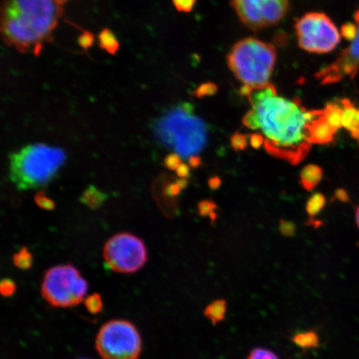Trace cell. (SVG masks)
Wrapping results in <instances>:
<instances>
[{"label":"cell","mask_w":359,"mask_h":359,"mask_svg":"<svg viewBox=\"0 0 359 359\" xmlns=\"http://www.w3.org/2000/svg\"><path fill=\"white\" fill-rule=\"evenodd\" d=\"M241 93L250 104L242 123L253 131H259L268 154L292 165L302 163L311 149L309 128L322 109L308 110L299 98L280 96L271 83L242 87Z\"/></svg>","instance_id":"6da1fadb"},{"label":"cell","mask_w":359,"mask_h":359,"mask_svg":"<svg viewBox=\"0 0 359 359\" xmlns=\"http://www.w3.org/2000/svg\"><path fill=\"white\" fill-rule=\"evenodd\" d=\"M64 15L58 0H2L1 37L19 53H41Z\"/></svg>","instance_id":"7a4b0ae2"},{"label":"cell","mask_w":359,"mask_h":359,"mask_svg":"<svg viewBox=\"0 0 359 359\" xmlns=\"http://www.w3.org/2000/svg\"><path fill=\"white\" fill-rule=\"evenodd\" d=\"M66 161L61 148L35 143L10 156V177L18 189H38L55 177Z\"/></svg>","instance_id":"3957f363"},{"label":"cell","mask_w":359,"mask_h":359,"mask_svg":"<svg viewBox=\"0 0 359 359\" xmlns=\"http://www.w3.org/2000/svg\"><path fill=\"white\" fill-rule=\"evenodd\" d=\"M277 58L273 44L250 37L234 44L227 56V65L243 87L269 83Z\"/></svg>","instance_id":"277c9868"},{"label":"cell","mask_w":359,"mask_h":359,"mask_svg":"<svg viewBox=\"0 0 359 359\" xmlns=\"http://www.w3.org/2000/svg\"><path fill=\"white\" fill-rule=\"evenodd\" d=\"M160 140L182 156H191L204 147L206 128L188 103L175 107L156 126Z\"/></svg>","instance_id":"5b68a950"},{"label":"cell","mask_w":359,"mask_h":359,"mask_svg":"<svg viewBox=\"0 0 359 359\" xmlns=\"http://www.w3.org/2000/svg\"><path fill=\"white\" fill-rule=\"evenodd\" d=\"M88 289V282L78 269L65 264L49 269L45 273L41 294L53 307L70 308L83 302Z\"/></svg>","instance_id":"8992f818"},{"label":"cell","mask_w":359,"mask_h":359,"mask_svg":"<svg viewBox=\"0 0 359 359\" xmlns=\"http://www.w3.org/2000/svg\"><path fill=\"white\" fill-rule=\"evenodd\" d=\"M95 347L102 359H138L142 352V339L132 322L112 320L100 327Z\"/></svg>","instance_id":"52a82bcc"},{"label":"cell","mask_w":359,"mask_h":359,"mask_svg":"<svg viewBox=\"0 0 359 359\" xmlns=\"http://www.w3.org/2000/svg\"><path fill=\"white\" fill-rule=\"evenodd\" d=\"M294 29L299 48L308 53H330L340 43L339 29L324 13H305L296 21Z\"/></svg>","instance_id":"ba28073f"},{"label":"cell","mask_w":359,"mask_h":359,"mask_svg":"<svg viewBox=\"0 0 359 359\" xmlns=\"http://www.w3.org/2000/svg\"><path fill=\"white\" fill-rule=\"evenodd\" d=\"M103 258L112 271L131 273L144 266L147 252L140 238L129 233H120L107 242L103 249Z\"/></svg>","instance_id":"9c48e42d"},{"label":"cell","mask_w":359,"mask_h":359,"mask_svg":"<svg viewBox=\"0 0 359 359\" xmlns=\"http://www.w3.org/2000/svg\"><path fill=\"white\" fill-rule=\"evenodd\" d=\"M231 3L242 24L254 31L278 24L290 6V0H231Z\"/></svg>","instance_id":"30bf717a"},{"label":"cell","mask_w":359,"mask_h":359,"mask_svg":"<svg viewBox=\"0 0 359 359\" xmlns=\"http://www.w3.org/2000/svg\"><path fill=\"white\" fill-rule=\"evenodd\" d=\"M357 26L355 39L351 44L330 65L323 67L316 74V79L322 85L334 84L345 79H353L359 71V8L354 13Z\"/></svg>","instance_id":"8fae6325"},{"label":"cell","mask_w":359,"mask_h":359,"mask_svg":"<svg viewBox=\"0 0 359 359\" xmlns=\"http://www.w3.org/2000/svg\"><path fill=\"white\" fill-rule=\"evenodd\" d=\"M309 132L312 144H329L334 141L335 135L338 133L327 122L324 109H322L320 116L313 121Z\"/></svg>","instance_id":"7c38bea8"},{"label":"cell","mask_w":359,"mask_h":359,"mask_svg":"<svg viewBox=\"0 0 359 359\" xmlns=\"http://www.w3.org/2000/svg\"><path fill=\"white\" fill-rule=\"evenodd\" d=\"M343 109L342 126L351 136L359 139V109L348 100H339Z\"/></svg>","instance_id":"4fadbf2b"},{"label":"cell","mask_w":359,"mask_h":359,"mask_svg":"<svg viewBox=\"0 0 359 359\" xmlns=\"http://www.w3.org/2000/svg\"><path fill=\"white\" fill-rule=\"evenodd\" d=\"M323 178V169L317 165H307L300 173V184L304 190L312 191Z\"/></svg>","instance_id":"5bb4252c"},{"label":"cell","mask_w":359,"mask_h":359,"mask_svg":"<svg viewBox=\"0 0 359 359\" xmlns=\"http://www.w3.org/2000/svg\"><path fill=\"white\" fill-rule=\"evenodd\" d=\"M107 197L104 192L98 190L96 187L90 186L80 197V201L88 206L89 208L96 210L104 203Z\"/></svg>","instance_id":"9a60e30c"},{"label":"cell","mask_w":359,"mask_h":359,"mask_svg":"<svg viewBox=\"0 0 359 359\" xmlns=\"http://www.w3.org/2000/svg\"><path fill=\"white\" fill-rule=\"evenodd\" d=\"M98 43L102 50L106 51L111 55H116L118 52L120 43L118 38L109 29H103L97 35Z\"/></svg>","instance_id":"2e32d148"},{"label":"cell","mask_w":359,"mask_h":359,"mask_svg":"<svg viewBox=\"0 0 359 359\" xmlns=\"http://www.w3.org/2000/svg\"><path fill=\"white\" fill-rule=\"evenodd\" d=\"M205 316L212 321L214 325L222 322L226 313V300L217 299L205 308Z\"/></svg>","instance_id":"e0dca14e"},{"label":"cell","mask_w":359,"mask_h":359,"mask_svg":"<svg viewBox=\"0 0 359 359\" xmlns=\"http://www.w3.org/2000/svg\"><path fill=\"white\" fill-rule=\"evenodd\" d=\"M292 341L298 347L304 349L317 348L320 345V337L316 332L312 330L295 334Z\"/></svg>","instance_id":"ac0fdd59"},{"label":"cell","mask_w":359,"mask_h":359,"mask_svg":"<svg viewBox=\"0 0 359 359\" xmlns=\"http://www.w3.org/2000/svg\"><path fill=\"white\" fill-rule=\"evenodd\" d=\"M326 205L325 196L321 193H316L309 197L306 204V212L309 218L313 219L321 212Z\"/></svg>","instance_id":"d6986e66"},{"label":"cell","mask_w":359,"mask_h":359,"mask_svg":"<svg viewBox=\"0 0 359 359\" xmlns=\"http://www.w3.org/2000/svg\"><path fill=\"white\" fill-rule=\"evenodd\" d=\"M13 262L18 269L27 271L33 266V255L27 247H22L19 252L13 255Z\"/></svg>","instance_id":"ffe728a7"},{"label":"cell","mask_w":359,"mask_h":359,"mask_svg":"<svg viewBox=\"0 0 359 359\" xmlns=\"http://www.w3.org/2000/svg\"><path fill=\"white\" fill-rule=\"evenodd\" d=\"M85 306L90 313L97 314L102 312L103 308V303L101 295L95 293L88 296L85 299Z\"/></svg>","instance_id":"44dd1931"},{"label":"cell","mask_w":359,"mask_h":359,"mask_svg":"<svg viewBox=\"0 0 359 359\" xmlns=\"http://www.w3.org/2000/svg\"><path fill=\"white\" fill-rule=\"evenodd\" d=\"M215 209H217V205L212 201H202L198 204L199 214L201 217H209L212 221H215V217H217V215L215 213Z\"/></svg>","instance_id":"7402d4cb"},{"label":"cell","mask_w":359,"mask_h":359,"mask_svg":"<svg viewBox=\"0 0 359 359\" xmlns=\"http://www.w3.org/2000/svg\"><path fill=\"white\" fill-rule=\"evenodd\" d=\"M35 203L39 208L45 210H53L55 208V203L52 199L45 195L44 191H41L34 196Z\"/></svg>","instance_id":"603a6c76"},{"label":"cell","mask_w":359,"mask_h":359,"mask_svg":"<svg viewBox=\"0 0 359 359\" xmlns=\"http://www.w3.org/2000/svg\"><path fill=\"white\" fill-rule=\"evenodd\" d=\"M247 359H279V358L271 350L257 348L250 352Z\"/></svg>","instance_id":"cb8c5ba5"},{"label":"cell","mask_w":359,"mask_h":359,"mask_svg":"<svg viewBox=\"0 0 359 359\" xmlns=\"http://www.w3.org/2000/svg\"><path fill=\"white\" fill-rule=\"evenodd\" d=\"M15 282L11 279H3L0 283V293L4 297H11L12 295L15 294L16 291Z\"/></svg>","instance_id":"d4e9b609"},{"label":"cell","mask_w":359,"mask_h":359,"mask_svg":"<svg viewBox=\"0 0 359 359\" xmlns=\"http://www.w3.org/2000/svg\"><path fill=\"white\" fill-rule=\"evenodd\" d=\"M94 40H95V37H94V35L91 32H89V31H83L82 34L79 35L78 38V43L83 50L88 51L90 48H92Z\"/></svg>","instance_id":"484cf974"},{"label":"cell","mask_w":359,"mask_h":359,"mask_svg":"<svg viewBox=\"0 0 359 359\" xmlns=\"http://www.w3.org/2000/svg\"><path fill=\"white\" fill-rule=\"evenodd\" d=\"M248 144V139L246 135L241 133H236L231 137V145L236 151H243Z\"/></svg>","instance_id":"4316f807"},{"label":"cell","mask_w":359,"mask_h":359,"mask_svg":"<svg viewBox=\"0 0 359 359\" xmlns=\"http://www.w3.org/2000/svg\"><path fill=\"white\" fill-rule=\"evenodd\" d=\"M196 0H172L176 10L182 13H190L194 8Z\"/></svg>","instance_id":"83f0119b"},{"label":"cell","mask_w":359,"mask_h":359,"mask_svg":"<svg viewBox=\"0 0 359 359\" xmlns=\"http://www.w3.org/2000/svg\"><path fill=\"white\" fill-rule=\"evenodd\" d=\"M164 163L169 170H177L183 163L181 156L175 152V154H170L165 157Z\"/></svg>","instance_id":"f1b7e54d"},{"label":"cell","mask_w":359,"mask_h":359,"mask_svg":"<svg viewBox=\"0 0 359 359\" xmlns=\"http://www.w3.org/2000/svg\"><path fill=\"white\" fill-rule=\"evenodd\" d=\"M341 34L348 41H353L357 34L356 25L352 24V22H347V24L344 25L342 29H341Z\"/></svg>","instance_id":"f546056e"},{"label":"cell","mask_w":359,"mask_h":359,"mask_svg":"<svg viewBox=\"0 0 359 359\" xmlns=\"http://www.w3.org/2000/svg\"><path fill=\"white\" fill-rule=\"evenodd\" d=\"M280 231L284 236H293L296 232V226L293 222L281 219L280 223Z\"/></svg>","instance_id":"4dcf8cb0"},{"label":"cell","mask_w":359,"mask_h":359,"mask_svg":"<svg viewBox=\"0 0 359 359\" xmlns=\"http://www.w3.org/2000/svg\"><path fill=\"white\" fill-rule=\"evenodd\" d=\"M250 143L255 149H259L264 143V139L262 135L259 133H253L250 135Z\"/></svg>","instance_id":"1f68e13d"},{"label":"cell","mask_w":359,"mask_h":359,"mask_svg":"<svg viewBox=\"0 0 359 359\" xmlns=\"http://www.w3.org/2000/svg\"><path fill=\"white\" fill-rule=\"evenodd\" d=\"M182 190H183L182 187L180 186L179 182L177 181L173 184H170L167 187V190H165V193H167V196L169 197H175L178 196Z\"/></svg>","instance_id":"d6a6232c"},{"label":"cell","mask_w":359,"mask_h":359,"mask_svg":"<svg viewBox=\"0 0 359 359\" xmlns=\"http://www.w3.org/2000/svg\"><path fill=\"white\" fill-rule=\"evenodd\" d=\"M190 168L189 165L182 163L177 169V176L181 179H187L190 176Z\"/></svg>","instance_id":"836d02e7"},{"label":"cell","mask_w":359,"mask_h":359,"mask_svg":"<svg viewBox=\"0 0 359 359\" xmlns=\"http://www.w3.org/2000/svg\"><path fill=\"white\" fill-rule=\"evenodd\" d=\"M334 199L348 202L349 201V196L346 191L339 189L336 191Z\"/></svg>","instance_id":"e575fe53"},{"label":"cell","mask_w":359,"mask_h":359,"mask_svg":"<svg viewBox=\"0 0 359 359\" xmlns=\"http://www.w3.org/2000/svg\"><path fill=\"white\" fill-rule=\"evenodd\" d=\"M222 179L219 177H213L209 180L208 185L212 190H217L222 186Z\"/></svg>","instance_id":"d590c367"},{"label":"cell","mask_w":359,"mask_h":359,"mask_svg":"<svg viewBox=\"0 0 359 359\" xmlns=\"http://www.w3.org/2000/svg\"><path fill=\"white\" fill-rule=\"evenodd\" d=\"M214 88L213 84H205L202 85L198 89L196 90V94L197 97H202L210 93L208 89Z\"/></svg>","instance_id":"8d00e7d4"},{"label":"cell","mask_w":359,"mask_h":359,"mask_svg":"<svg viewBox=\"0 0 359 359\" xmlns=\"http://www.w3.org/2000/svg\"><path fill=\"white\" fill-rule=\"evenodd\" d=\"M188 163H189L190 167L192 168H198L201 167L202 161L200 156L195 155L189 157Z\"/></svg>","instance_id":"74e56055"},{"label":"cell","mask_w":359,"mask_h":359,"mask_svg":"<svg viewBox=\"0 0 359 359\" xmlns=\"http://www.w3.org/2000/svg\"><path fill=\"white\" fill-rule=\"evenodd\" d=\"M355 221H356L358 228L359 229V205H358V208H357L356 212H355Z\"/></svg>","instance_id":"f35d334b"},{"label":"cell","mask_w":359,"mask_h":359,"mask_svg":"<svg viewBox=\"0 0 359 359\" xmlns=\"http://www.w3.org/2000/svg\"><path fill=\"white\" fill-rule=\"evenodd\" d=\"M58 1H60L62 6H64V4L67 2V1H69V0H58Z\"/></svg>","instance_id":"ab89813d"},{"label":"cell","mask_w":359,"mask_h":359,"mask_svg":"<svg viewBox=\"0 0 359 359\" xmlns=\"http://www.w3.org/2000/svg\"><path fill=\"white\" fill-rule=\"evenodd\" d=\"M78 359H91V358H78Z\"/></svg>","instance_id":"60d3db41"},{"label":"cell","mask_w":359,"mask_h":359,"mask_svg":"<svg viewBox=\"0 0 359 359\" xmlns=\"http://www.w3.org/2000/svg\"><path fill=\"white\" fill-rule=\"evenodd\" d=\"M358 141H359V139H358Z\"/></svg>","instance_id":"b9f144b4"}]
</instances>
